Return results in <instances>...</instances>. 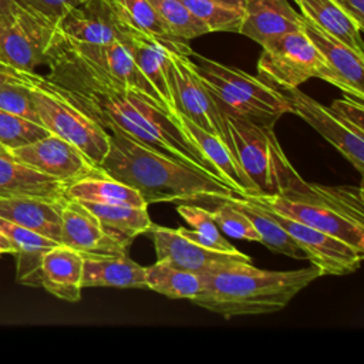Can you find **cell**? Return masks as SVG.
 I'll return each mask as SVG.
<instances>
[{"mask_svg":"<svg viewBox=\"0 0 364 364\" xmlns=\"http://www.w3.org/2000/svg\"><path fill=\"white\" fill-rule=\"evenodd\" d=\"M109 146L98 165L134 188L146 205L156 202L220 200L236 192L219 178L151 148L111 127Z\"/></svg>","mask_w":364,"mask_h":364,"instance_id":"1","label":"cell"},{"mask_svg":"<svg viewBox=\"0 0 364 364\" xmlns=\"http://www.w3.org/2000/svg\"><path fill=\"white\" fill-rule=\"evenodd\" d=\"M199 276L202 289L191 301L233 317L279 311L323 273L311 263L297 270H263L240 263Z\"/></svg>","mask_w":364,"mask_h":364,"instance_id":"2","label":"cell"},{"mask_svg":"<svg viewBox=\"0 0 364 364\" xmlns=\"http://www.w3.org/2000/svg\"><path fill=\"white\" fill-rule=\"evenodd\" d=\"M263 208L323 230L364 252L363 186H328L303 178L276 195H246Z\"/></svg>","mask_w":364,"mask_h":364,"instance_id":"3","label":"cell"},{"mask_svg":"<svg viewBox=\"0 0 364 364\" xmlns=\"http://www.w3.org/2000/svg\"><path fill=\"white\" fill-rule=\"evenodd\" d=\"M193 68L222 112L274 124L283 114H291L283 91L239 68L222 64L195 51Z\"/></svg>","mask_w":364,"mask_h":364,"instance_id":"4","label":"cell"},{"mask_svg":"<svg viewBox=\"0 0 364 364\" xmlns=\"http://www.w3.org/2000/svg\"><path fill=\"white\" fill-rule=\"evenodd\" d=\"M235 156L255 188L253 195H276L301 179L274 134V124L225 114Z\"/></svg>","mask_w":364,"mask_h":364,"instance_id":"5","label":"cell"},{"mask_svg":"<svg viewBox=\"0 0 364 364\" xmlns=\"http://www.w3.org/2000/svg\"><path fill=\"white\" fill-rule=\"evenodd\" d=\"M33 105L40 122L51 134L77 146L94 165H100L108 152L109 134L63 90L37 73H24Z\"/></svg>","mask_w":364,"mask_h":364,"instance_id":"6","label":"cell"},{"mask_svg":"<svg viewBox=\"0 0 364 364\" xmlns=\"http://www.w3.org/2000/svg\"><path fill=\"white\" fill-rule=\"evenodd\" d=\"M324 61L316 46L301 30L286 33L262 44L257 77L280 91L299 88L320 74Z\"/></svg>","mask_w":364,"mask_h":364,"instance_id":"7","label":"cell"},{"mask_svg":"<svg viewBox=\"0 0 364 364\" xmlns=\"http://www.w3.org/2000/svg\"><path fill=\"white\" fill-rule=\"evenodd\" d=\"M60 31L55 23L21 6L14 18L0 26V63L21 73L47 64Z\"/></svg>","mask_w":364,"mask_h":364,"instance_id":"8","label":"cell"},{"mask_svg":"<svg viewBox=\"0 0 364 364\" xmlns=\"http://www.w3.org/2000/svg\"><path fill=\"white\" fill-rule=\"evenodd\" d=\"M171 82L175 112H181L200 128L218 135L233 151L223 112L196 74L191 57L171 53Z\"/></svg>","mask_w":364,"mask_h":364,"instance_id":"9","label":"cell"},{"mask_svg":"<svg viewBox=\"0 0 364 364\" xmlns=\"http://www.w3.org/2000/svg\"><path fill=\"white\" fill-rule=\"evenodd\" d=\"M291 114L299 115L328 141L360 173L364 172V131L346 122L330 107L323 105L299 88L283 91Z\"/></svg>","mask_w":364,"mask_h":364,"instance_id":"10","label":"cell"},{"mask_svg":"<svg viewBox=\"0 0 364 364\" xmlns=\"http://www.w3.org/2000/svg\"><path fill=\"white\" fill-rule=\"evenodd\" d=\"M146 233L152 237L156 260H165L179 269L196 274L219 272L240 263H252V257L239 250L219 252L202 246L183 236L178 229L152 223Z\"/></svg>","mask_w":364,"mask_h":364,"instance_id":"11","label":"cell"},{"mask_svg":"<svg viewBox=\"0 0 364 364\" xmlns=\"http://www.w3.org/2000/svg\"><path fill=\"white\" fill-rule=\"evenodd\" d=\"M269 210V209H267ZM272 216L291 236V239L303 249L311 264L317 266L323 276H341L354 273L360 269L364 252L331 236L323 230L297 222L284 215L272 212Z\"/></svg>","mask_w":364,"mask_h":364,"instance_id":"12","label":"cell"},{"mask_svg":"<svg viewBox=\"0 0 364 364\" xmlns=\"http://www.w3.org/2000/svg\"><path fill=\"white\" fill-rule=\"evenodd\" d=\"M303 31L324 61L317 78L333 84L346 95L364 100V54L357 53L306 17H303Z\"/></svg>","mask_w":364,"mask_h":364,"instance_id":"13","label":"cell"},{"mask_svg":"<svg viewBox=\"0 0 364 364\" xmlns=\"http://www.w3.org/2000/svg\"><path fill=\"white\" fill-rule=\"evenodd\" d=\"M57 27L64 38L82 44L125 41L132 31L122 23L111 0H87L70 9Z\"/></svg>","mask_w":364,"mask_h":364,"instance_id":"14","label":"cell"},{"mask_svg":"<svg viewBox=\"0 0 364 364\" xmlns=\"http://www.w3.org/2000/svg\"><path fill=\"white\" fill-rule=\"evenodd\" d=\"M9 155L64 183L90 173L97 166L77 146L54 134L10 149Z\"/></svg>","mask_w":364,"mask_h":364,"instance_id":"15","label":"cell"},{"mask_svg":"<svg viewBox=\"0 0 364 364\" xmlns=\"http://www.w3.org/2000/svg\"><path fill=\"white\" fill-rule=\"evenodd\" d=\"M61 245L81 255H121L129 245L105 230L100 219L81 202L67 198L61 209Z\"/></svg>","mask_w":364,"mask_h":364,"instance_id":"16","label":"cell"},{"mask_svg":"<svg viewBox=\"0 0 364 364\" xmlns=\"http://www.w3.org/2000/svg\"><path fill=\"white\" fill-rule=\"evenodd\" d=\"M67 196H3L0 198V218L34 230L60 243L61 209Z\"/></svg>","mask_w":364,"mask_h":364,"instance_id":"17","label":"cell"},{"mask_svg":"<svg viewBox=\"0 0 364 364\" xmlns=\"http://www.w3.org/2000/svg\"><path fill=\"white\" fill-rule=\"evenodd\" d=\"M240 34L257 44L303 28V16L289 0H246Z\"/></svg>","mask_w":364,"mask_h":364,"instance_id":"18","label":"cell"},{"mask_svg":"<svg viewBox=\"0 0 364 364\" xmlns=\"http://www.w3.org/2000/svg\"><path fill=\"white\" fill-rule=\"evenodd\" d=\"M125 43L136 67L156 90L166 112L175 115L171 82V53L173 51L159 40L134 30L129 33Z\"/></svg>","mask_w":364,"mask_h":364,"instance_id":"19","label":"cell"},{"mask_svg":"<svg viewBox=\"0 0 364 364\" xmlns=\"http://www.w3.org/2000/svg\"><path fill=\"white\" fill-rule=\"evenodd\" d=\"M175 118L189 139L200 149L206 159L216 168L222 181L229 185L237 195H253L255 188L242 171L233 151L218 136L200 128L181 112H175Z\"/></svg>","mask_w":364,"mask_h":364,"instance_id":"20","label":"cell"},{"mask_svg":"<svg viewBox=\"0 0 364 364\" xmlns=\"http://www.w3.org/2000/svg\"><path fill=\"white\" fill-rule=\"evenodd\" d=\"M82 262L84 257L80 252L61 243L54 246L43 256L40 286L57 299L70 303L78 301L82 291Z\"/></svg>","mask_w":364,"mask_h":364,"instance_id":"21","label":"cell"},{"mask_svg":"<svg viewBox=\"0 0 364 364\" xmlns=\"http://www.w3.org/2000/svg\"><path fill=\"white\" fill-rule=\"evenodd\" d=\"M84 287L146 289L145 267L134 262L128 253L121 255H82Z\"/></svg>","mask_w":364,"mask_h":364,"instance_id":"22","label":"cell"},{"mask_svg":"<svg viewBox=\"0 0 364 364\" xmlns=\"http://www.w3.org/2000/svg\"><path fill=\"white\" fill-rule=\"evenodd\" d=\"M0 230L13 246L11 255L16 257V280L26 286H40L43 256L60 243L1 218Z\"/></svg>","mask_w":364,"mask_h":364,"instance_id":"23","label":"cell"},{"mask_svg":"<svg viewBox=\"0 0 364 364\" xmlns=\"http://www.w3.org/2000/svg\"><path fill=\"white\" fill-rule=\"evenodd\" d=\"M67 183L24 165L9 154H0V198L3 196H64Z\"/></svg>","mask_w":364,"mask_h":364,"instance_id":"24","label":"cell"},{"mask_svg":"<svg viewBox=\"0 0 364 364\" xmlns=\"http://www.w3.org/2000/svg\"><path fill=\"white\" fill-rule=\"evenodd\" d=\"M64 195L80 202L148 206L134 188L108 175L100 166H95L90 173L67 183Z\"/></svg>","mask_w":364,"mask_h":364,"instance_id":"25","label":"cell"},{"mask_svg":"<svg viewBox=\"0 0 364 364\" xmlns=\"http://www.w3.org/2000/svg\"><path fill=\"white\" fill-rule=\"evenodd\" d=\"M122 23L134 31L151 36L164 43L171 51L191 57L189 41L175 37L149 0H111Z\"/></svg>","mask_w":364,"mask_h":364,"instance_id":"26","label":"cell"},{"mask_svg":"<svg viewBox=\"0 0 364 364\" xmlns=\"http://www.w3.org/2000/svg\"><path fill=\"white\" fill-rule=\"evenodd\" d=\"M303 17L343 41L360 54H364L363 28L334 0H294Z\"/></svg>","mask_w":364,"mask_h":364,"instance_id":"27","label":"cell"},{"mask_svg":"<svg viewBox=\"0 0 364 364\" xmlns=\"http://www.w3.org/2000/svg\"><path fill=\"white\" fill-rule=\"evenodd\" d=\"M232 205L240 209L253 223L259 242L263 243L273 253L286 255L294 259H307L303 249L291 239V236L279 225V222L272 216V213L259 205L257 202L240 196L237 193L226 198Z\"/></svg>","mask_w":364,"mask_h":364,"instance_id":"28","label":"cell"},{"mask_svg":"<svg viewBox=\"0 0 364 364\" xmlns=\"http://www.w3.org/2000/svg\"><path fill=\"white\" fill-rule=\"evenodd\" d=\"M81 203H84L100 219L107 232L127 245H131L134 237L146 233L152 226L148 206L95 202Z\"/></svg>","mask_w":364,"mask_h":364,"instance_id":"29","label":"cell"},{"mask_svg":"<svg viewBox=\"0 0 364 364\" xmlns=\"http://www.w3.org/2000/svg\"><path fill=\"white\" fill-rule=\"evenodd\" d=\"M146 289L154 290L168 299L196 297L202 289L200 276L183 269H179L165 260H156L145 267Z\"/></svg>","mask_w":364,"mask_h":364,"instance_id":"30","label":"cell"},{"mask_svg":"<svg viewBox=\"0 0 364 364\" xmlns=\"http://www.w3.org/2000/svg\"><path fill=\"white\" fill-rule=\"evenodd\" d=\"M176 210L191 226V229L178 228L183 236L219 252H237V249L222 235L210 210L196 205H189V202H181L176 206Z\"/></svg>","mask_w":364,"mask_h":364,"instance_id":"31","label":"cell"},{"mask_svg":"<svg viewBox=\"0 0 364 364\" xmlns=\"http://www.w3.org/2000/svg\"><path fill=\"white\" fill-rule=\"evenodd\" d=\"M186 9L206 27L208 33L229 31L239 33L245 10L219 0H181Z\"/></svg>","mask_w":364,"mask_h":364,"instance_id":"32","label":"cell"},{"mask_svg":"<svg viewBox=\"0 0 364 364\" xmlns=\"http://www.w3.org/2000/svg\"><path fill=\"white\" fill-rule=\"evenodd\" d=\"M169 31L185 41L208 34L206 27L186 9L181 0H149Z\"/></svg>","mask_w":364,"mask_h":364,"instance_id":"33","label":"cell"},{"mask_svg":"<svg viewBox=\"0 0 364 364\" xmlns=\"http://www.w3.org/2000/svg\"><path fill=\"white\" fill-rule=\"evenodd\" d=\"M50 134L51 132L43 125L0 108V144L7 152Z\"/></svg>","mask_w":364,"mask_h":364,"instance_id":"34","label":"cell"},{"mask_svg":"<svg viewBox=\"0 0 364 364\" xmlns=\"http://www.w3.org/2000/svg\"><path fill=\"white\" fill-rule=\"evenodd\" d=\"M219 202V206L212 210V216L220 232L229 237L259 242V235L250 219L228 199H220Z\"/></svg>","mask_w":364,"mask_h":364,"instance_id":"35","label":"cell"},{"mask_svg":"<svg viewBox=\"0 0 364 364\" xmlns=\"http://www.w3.org/2000/svg\"><path fill=\"white\" fill-rule=\"evenodd\" d=\"M0 108L41 125L24 78L0 84Z\"/></svg>","mask_w":364,"mask_h":364,"instance_id":"36","label":"cell"},{"mask_svg":"<svg viewBox=\"0 0 364 364\" xmlns=\"http://www.w3.org/2000/svg\"><path fill=\"white\" fill-rule=\"evenodd\" d=\"M24 7L44 16L57 24V21L73 7L87 0H18Z\"/></svg>","mask_w":364,"mask_h":364,"instance_id":"37","label":"cell"},{"mask_svg":"<svg viewBox=\"0 0 364 364\" xmlns=\"http://www.w3.org/2000/svg\"><path fill=\"white\" fill-rule=\"evenodd\" d=\"M330 108L338 114L346 122L353 125L354 128L364 131V105L363 100H357L354 97L346 95L344 98L334 100Z\"/></svg>","mask_w":364,"mask_h":364,"instance_id":"38","label":"cell"},{"mask_svg":"<svg viewBox=\"0 0 364 364\" xmlns=\"http://www.w3.org/2000/svg\"><path fill=\"white\" fill-rule=\"evenodd\" d=\"M361 28H364V0H334Z\"/></svg>","mask_w":364,"mask_h":364,"instance_id":"39","label":"cell"},{"mask_svg":"<svg viewBox=\"0 0 364 364\" xmlns=\"http://www.w3.org/2000/svg\"><path fill=\"white\" fill-rule=\"evenodd\" d=\"M21 6L18 0H0V26L9 24Z\"/></svg>","mask_w":364,"mask_h":364,"instance_id":"40","label":"cell"},{"mask_svg":"<svg viewBox=\"0 0 364 364\" xmlns=\"http://www.w3.org/2000/svg\"><path fill=\"white\" fill-rule=\"evenodd\" d=\"M24 78V73L10 68L7 65H0V84L10 82V81H20Z\"/></svg>","mask_w":364,"mask_h":364,"instance_id":"41","label":"cell"},{"mask_svg":"<svg viewBox=\"0 0 364 364\" xmlns=\"http://www.w3.org/2000/svg\"><path fill=\"white\" fill-rule=\"evenodd\" d=\"M0 252L4 255V253H13V246H11V243H10V240L1 233V230H0Z\"/></svg>","mask_w":364,"mask_h":364,"instance_id":"42","label":"cell"},{"mask_svg":"<svg viewBox=\"0 0 364 364\" xmlns=\"http://www.w3.org/2000/svg\"><path fill=\"white\" fill-rule=\"evenodd\" d=\"M219 1H223V3H228V4H233V6H239V7H243L246 0H219Z\"/></svg>","mask_w":364,"mask_h":364,"instance_id":"43","label":"cell"},{"mask_svg":"<svg viewBox=\"0 0 364 364\" xmlns=\"http://www.w3.org/2000/svg\"><path fill=\"white\" fill-rule=\"evenodd\" d=\"M0 154H9V152H7V149H6L1 144H0Z\"/></svg>","mask_w":364,"mask_h":364,"instance_id":"44","label":"cell"},{"mask_svg":"<svg viewBox=\"0 0 364 364\" xmlns=\"http://www.w3.org/2000/svg\"><path fill=\"white\" fill-rule=\"evenodd\" d=\"M1 255H3V253H1V252H0V257H1Z\"/></svg>","mask_w":364,"mask_h":364,"instance_id":"45","label":"cell"},{"mask_svg":"<svg viewBox=\"0 0 364 364\" xmlns=\"http://www.w3.org/2000/svg\"><path fill=\"white\" fill-rule=\"evenodd\" d=\"M0 65H4V64H1V63H0Z\"/></svg>","mask_w":364,"mask_h":364,"instance_id":"46","label":"cell"}]
</instances>
